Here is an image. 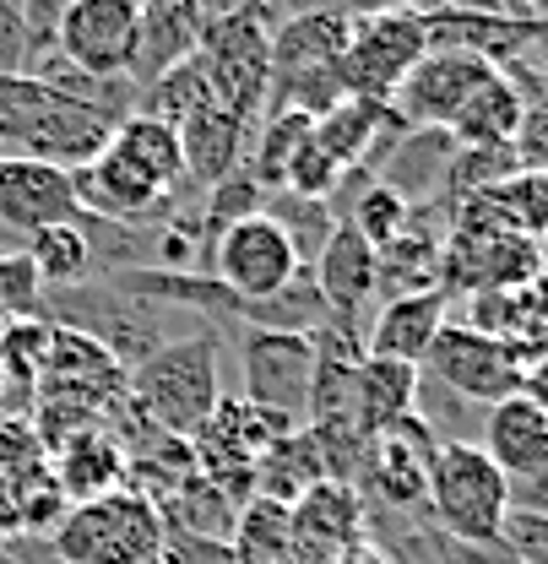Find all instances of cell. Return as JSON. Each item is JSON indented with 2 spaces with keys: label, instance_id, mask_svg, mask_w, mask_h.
Instances as JSON below:
<instances>
[{
  "label": "cell",
  "instance_id": "obj_1",
  "mask_svg": "<svg viewBox=\"0 0 548 564\" xmlns=\"http://www.w3.org/2000/svg\"><path fill=\"white\" fill-rule=\"evenodd\" d=\"M39 315L50 326H71L82 337H93L98 348L109 352L126 375L147 364L158 348L202 332L206 321H191V315H174V310H152L131 293L109 288V282H76V288H44L39 293Z\"/></svg>",
  "mask_w": 548,
  "mask_h": 564
},
{
  "label": "cell",
  "instance_id": "obj_2",
  "mask_svg": "<svg viewBox=\"0 0 548 564\" xmlns=\"http://www.w3.org/2000/svg\"><path fill=\"white\" fill-rule=\"evenodd\" d=\"M223 343L228 337L217 326H202V332L158 348L147 364L126 375V402L147 423H158L163 434L191 440L217 413V402L228 397L223 391Z\"/></svg>",
  "mask_w": 548,
  "mask_h": 564
},
{
  "label": "cell",
  "instance_id": "obj_3",
  "mask_svg": "<svg viewBox=\"0 0 548 564\" xmlns=\"http://www.w3.org/2000/svg\"><path fill=\"white\" fill-rule=\"evenodd\" d=\"M115 126L120 120L50 93L28 70L0 76V158H33V163H55V169H82L109 147Z\"/></svg>",
  "mask_w": 548,
  "mask_h": 564
},
{
  "label": "cell",
  "instance_id": "obj_4",
  "mask_svg": "<svg viewBox=\"0 0 548 564\" xmlns=\"http://www.w3.org/2000/svg\"><path fill=\"white\" fill-rule=\"evenodd\" d=\"M272 22L277 11L267 0H245L223 17H212L202 28L196 61L206 70L212 104L239 115L245 126L261 120L267 109V87H272Z\"/></svg>",
  "mask_w": 548,
  "mask_h": 564
},
{
  "label": "cell",
  "instance_id": "obj_5",
  "mask_svg": "<svg viewBox=\"0 0 548 564\" xmlns=\"http://www.w3.org/2000/svg\"><path fill=\"white\" fill-rule=\"evenodd\" d=\"M423 510L456 543H499V527L511 516V478L473 440H440Z\"/></svg>",
  "mask_w": 548,
  "mask_h": 564
},
{
  "label": "cell",
  "instance_id": "obj_6",
  "mask_svg": "<svg viewBox=\"0 0 548 564\" xmlns=\"http://www.w3.org/2000/svg\"><path fill=\"white\" fill-rule=\"evenodd\" d=\"M50 549L61 564H147L163 554V516L131 489L98 494L87 505H66Z\"/></svg>",
  "mask_w": 548,
  "mask_h": 564
},
{
  "label": "cell",
  "instance_id": "obj_7",
  "mask_svg": "<svg viewBox=\"0 0 548 564\" xmlns=\"http://www.w3.org/2000/svg\"><path fill=\"white\" fill-rule=\"evenodd\" d=\"M429 55V28H423V6H391V11H369L347 22V50H343V82L353 98H375L391 104V93L402 87L418 61Z\"/></svg>",
  "mask_w": 548,
  "mask_h": 564
},
{
  "label": "cell",
  "instance_id": "obj_8",
  "mask_svg": "<svg viewBox=\"0 0 548 564\" xmlns=\"http://www.w3.org/2000/svg\"><path fill=\"white\" fill-rule=\"evenodd\" d=\"M423 380H434L440 391L462 397V402H505L522 391V375H527V352L499 343V337H483L468 321H445L440 337L429 343L423 364H418Z\"/></svg>",
  "mask_w": 548,
  "mask_h": 564
},
{
  "label": "cell",
  "instance_id": "obj_9",
  "mask_svg": "<svg viewBox=\"0 0 548 564\" xmlns=\"http://www.w3.org/2000/svg\"><path fill=\"white\" fill-rule=\"evenodd\" d=\"M434 451H440V434L418 419V413L386 423L380 434H369V445H364V473H358L364 505L397 510V516H418L423 499H429Z\"/></svg>",
  "mask_w": 548,
  "mask_h": 564
},
{
  "label": "cell",
  "instance_id": "obj_10",
  "mask_svg": "<svg viewBox=\"0 0 548 564\" xmlns=\"http://www.w3.org/2000/svg\"><path fill=\"white\" fill-rule=\"evenodd\" d=\"M239 375L245 402L304 423L315 386V337L299 332H239Z\"/></svg>",
  "mask_w": 548,
  "mask_h": 564
},
{
  "label": "cell",
  "instance_id": "obj_11",
  "mask_svg": "<svg viewBox=\"0 0 548 564\" xmlns=\"http://www.w3.org/2000/svg\"><path fill=\"white\" fill-rule=\"evenodd\" d=\"M299 272H304V261L293 256L288 234L277 228L267 212H261V217H245V223H234V228H223L217 245H212V278L223 282L234 299H245V304L272 299L277 288L293 282Z\"/></svg>",
  "mask_w": 548,
  "mask_h": 564
},
{
  "label": "cell",
  "instance_id": "obj_12",
  "mask_svg": "<svg viewBox=\"0 0 548 564\" xmlns=\"http://www.w3.org/2000/svg\"><path fill=\"white\" fill-rule=\"evenodd\" d=\"M494 76L488 61L462 55V50H429L418 66L402 76V87L391 93V115L412 131H451V120L462 115V104Z\"/></svg>",
  "mask_w": 548,
  "mask_h": 564
},
{
  "label": "cell",
  "instance_id": "obj_13",
  "mask_svg": "<svg viewBox=\"0 0 548 564\" xmlns=\"http://www.w3.org/2000/svg\"><path fill=\"white\" fill-rule=\"evenodd\" d=\"M358 543H369V527H364V494L353 484L321 478L315 489H304L288 505V560L293 564H332Z\"/></svg>",
  "mask_w": 548,
  "mask_h": 564
},
{
  "label": "cell",
  "instance_id": "obj_14",
  "mask_svg": "<svg viewBox=\"0 0 548 564\" xmlns=\"http://www.w3.org/2000/svg\"><path fill=\"white\" fill-rule=\"evenodd\" d=\"M55 50L93 76H131L137 0H76L55 33Z\"/></svg>",
  "mask_w": 548,
  "mask_h": 564
},
{
  "label": "cell",
  "instance_id": "obj_15",
  "mask_svg": "<svg viewBox=\"0 0 548 564\" xmlns=\"http://www.w3.org/2000/svg\"><path fill=\"white\" fill-rule=\"evenodd\" d=\"M76 185L71 169L33 163V158H0V228L6 234H39L50 223H76Z\"/></svg>",
  "mask_w": 548,
  "mask_h": 564
},
{
  "label": "cell",
  "instance_id": "obj_16",
  "mask_svg": "<svg viewBox=\"0 0 548 564\" xmlns=\"http://www.w3.org/2000/svg\"><path fill=\"white\" fill-rule=\"evenodd\" d=\"M483 456L516 484L548 478V413L533 397H505L483 413Z\"/></svg>",
  "mask_w": 548,
  "mask_h": 564
},
{
  "label": "cell",
  "instance_id": "obj_17",
  "mask_svg": "<svg viewBox=\"0 0 548 564\" xmlns=\"http://www.w3.org/2000/svg\"><path fill=\"white\" fill-rule=\"evenodd\" d=\"M310 278H315V288H321V299H326L332 321L358 326V310H364V304H375L380 256H375V245H369L353 223H337V228H332V239L321 245V256L310 261Z\"/></svg>",
  "mask_w": 548,
  "mask_h": 564
},
{
  "label": "cell",
  "instance_id": "obj_18",
  "mask_svg": "<svg viewBox=\"0 0 548 564\" xmlns=\"http://www.w3.org/2000/svg\"><path fill=\"white\" fill-rule=\"evenodd\" d=\"M202 0H141L137 6V55H131V82L152 87L163 70L196 55L202 44Z\"/></svg>",
  "mask_w": 548,
  "mask_h": 564
},
{
  "label": "cell",
  "instance_id": "obj_19",
  "mask_svg": "<svg viewBox=\"0 0 548 564\" xmlns=\"http://www.w3.org/2000/svg\"><path fill=\"white\" fill-rule=\"evenodd\" d=\"M408 126L391 115V104H375V98H353L347 93L337 109H326L321 120H315V147L337 163V169H369L375 174V163L386 158V147L402 137Z\"/></svg>",
  "mask_w": 548,
  "mask_h": 564
},
{
  "label": "cell",
  "instance_id": "obj_20",
  "mask_svg": "<svg viewBox=\"0 0 548 564\" xmlns=\"http://www.w3.org/2000/svg\"><path fill=\"white\" fill-rule=\"evenodd\" d=\"M451 223H479V228H499V234L538 245L548 234V174L544 169H516V174L494 180L488 191L456 202Z\"/></svg>",
  "mask_w": 548,
  "mask_h": 564
},
{
  "label": "cell",
  "instance_id": "obj_21",
  "mask_svg": "<svg viewBox=\"0 0 548 564\" xmlns=\"http://www.w3.org/2000/svg\"><path fill=\"white\" fill-rule=\"evenodd\" d=\"M445 293L440 288H423V293H402V299H380L369 332H364V352L369 358H397V364H423L429 343L440 337V326L451 321L445 315Z\"/></svg>",
  "mask_w": 548,
  "mask_h": 564
},
{
  "label": "cell",
  "instance_id": "obj_22",
  "mask_svg": "<svg viewBox=\"0 0 548 564\" xmlns=\"http://www.w3.org/2000/svg\"><path fill=\"white\" fill-rule=\"evenodd\" d=\"M115 163H126L137 180H147L158 196H202L191 191L185 180V152H180V131L163 126V120H147V115H126L115 126V137L104 147Z\"/></svg>",
  "mask_w": 548,
  "mask_h": 564
},
{
  "label": "cell",
  "instance_id": "obj_23",
  "mask_svg": "<svg viewBox=\"0 0 548 564\" xmlns=\"http://www.w3.org/2000/svg\"><path fill=\"white\" fill-rule=\"evenodd\" d=\"M451 158H456V137L451 131H402V137L386 147V158L375 163V180L391 185L408 207H429L440 202L445 191V174H451Z\"/></svg>",
  "mask_w": 548,
  "mask_h": 564
},
{
  "label": "cell",
  "instance_id": "obj_24",
  "mask_svg": "<svg viewBox=\"0 0 548 564\" xmlns=\"http://www.w3.org/2000/svg\"><path fill=\"white\" fill-rule=\"evenodd\" d=\"M50 478L66 505H87L98 494L126 489V451L104 423H93V429L71 434L61 451H50Z\"/></svg>",
  "mask_w": 548,
  "mask_h": 564
},
{
  "label": "cell",
  "instance_id": "obj_25",
  "mask_svg": "<svg viewBox=\"0 0 548 564\" xmlns=\"http://www.w3.org/2000/svg\"><path fill=\"white\" fill-rule=\"evenodd\" d=\"M250 131H256V126H245L239 115H228V109H217V104L196 109V115L180 126V152H185V180H191V191H206V185H217L223 174H234V169L245 163V152H250Z\"/></svg>",
  "mask_w": 548,
  "mask_h": 564
},
{
  "label": "cell",
  "instance_id": "obj_26",
  "mask_svg": "<svg viewBox=\"0 0 548 564\" xmlns=\"http://www.w3.org/2000/svg\"><path fill=\"white\" fill-rule=\"evenodd\" d=\"M347 22L332 11H299L272 22V76H310V70H337L347 50Z\"/></svg>",
  "mask_w": 548,
  "mask_h": 564
},
{
  "label": "cell",
  "instance_id": "obj_27",
  "mask_svg": "<svg viewBox=\"0 0 548 564\" xmlns=\"http://www.w3.org/2000/svg\"><path fill=\"white\" fill-rule=\"evenodd\" d=\"M418 408V364H397V358H358V375H353V419L369 434H380L386 423L408 419Z\"/></svg>",
  "mask_w": 548,
  "mask_h": 564
},
{
  "label": "cell",
  "instance_id": "obj_28",
  "mask_svg": "<svg viewBox=\"0 0 548 564\" xmlns=\"http://www.w3.org/2000/svg\"><path fill=\"white\" fill-rule=\"evenodd\" d=\"M522 120H527V98L516 93V82L505 70H494L462 104V115L451 120V137H456V147H511Z\"/></svg>",
  "mask_w": 548,
  "mask_h": 564
},
{
  "label": "cell",
  "instance_id": "obj_29",
  "mask_svg": "<svg viewBox=\"0 0 548 564\" xmlns=\"http://www.w3.org/2000/svg\"><path fill=\"white\" fill-rule=\"evenodd\" d=\"M158 516H163V532H185V538H212V543H228L234 532V494L223 484H212L206 473H191L169 499H158Z\"/></svg>",
  "mask_w": 548,
  "mask_h": 564
},
{
  "label": "cell",
  "instance_id": "obj_30",
  "mask_svg": "<svg viewBox=\"0 0 548 564\" xmlns=\"http://www.w3.org/2000/svg\"><path fill=\"white\" fill-rule=\"evenodd\" d=\"M321 478H326V467H321V451H315V440L304 429L282 434L272 451L256 456V494L277 499V505H293L299 494L315 489Z\"/></svg>",
  "mask_w": 548,
  "mask_h": 564
},
{
  "label": "cell",
  "instance_id": "obj_31",
  "mask_svg": "<svg viewBox=\"0 0 548 564\" xmlns=\"http://www.w3.org/2000/svg\"><path fill=\"white\" fill-rule=\"evenodd\" d=\"M22 256L33 261V272L44 288H76V282H98L93 272V256H87V239L76 234V223H50L39 234L22 239Z\"/></svg>",
  "mask_w": 548,
  "mask_h": 564
},
{
  "label": "cell",
  "instance_id": "obj_32",
  "mask_svg": "<svg viewBox=\"0 0 548 564\" xmlns=\"http://www.w3.org/2000/svg\"><path fill=\"white\" fill-rule=\"evenodd\" d=\"M228 554L234 564H293L288 560V505L277 499H245L228 532Z\"/></svg>",
  "mask_w": 548,
  "mask_h": 564
},
{
  "label": "cell",
  "instance_id": "obj_33",
  "mask_svg": "<svg viewBox=\"0 0 548 564\" xmlns=\"http://www.w3.org/2000/svg\"><path fill=\"white\" fill-rule=\"evenodd\" d=\"M44 352H50V321L44 315H22L11 326H0V369L11 386V413L17 402L33 408V391L44 380Z\"/></svg>",
  "mask_w": 548,
  "mask_h": 564
},
{
  "label": "cell",
  "instance_id": "obj_34",
  "mask_svg": "<svg viewBox=\"0 0 548 564\" xmlns=\"http://www.w3.org/2000/svg\"><path fill=\"white\" fill-rule=\"evenodd\" d=\"M44 380H76V386H126V369L98 348L93 337L50 326V352H44ZM39 380V386H44Z\"/></svg>",
  "mask_w": 548,
  "mask_h": 564
},
{
  "label": "cell",
  "instance_id": "obj_35",
  "mask_svg": "<svg viewBox=\"0 0 548 564\" xmlns=\"http://www.w3.org/2000/svg\"><path fill=\"white\" fill-rule=\"evenodd\" d=\"M212 104V87H206V70L202 61L191 55V61H180L174 70H163L152 87H141L137 98V115H147V120H163V126H185L196 109H206Z\"/></svg>",
  "mask_w": 548,
  "mask_h": 564
},
{
  "label": "cell",
  "instance_id": "obj_36",
  "mask_svg": "<svg viewBox=\"0 0 548 564\" xmlns=\"http://www.w3.org/2000/svg\"><path fill=\"white\" fill-rule=\"evenodd\" d=\"M261 212L288 234V245H293V256H299L304 267L321 256V245H326L332 228H337V217H332L326 202H315V196H293V191H272Z\"/></svg>",
  "mask_w": 548,
  "mask_h": 564
},
{
  "label": "cell",
  "instance_id": "obj_37",
  "mask_svg": "<svg viewBox=\"0 0 548 564\" xmlns=\"http://www.w3.org/2000/svg\"><path fill=\"white\" fill-rule=\"evenodd\" d=\"M267 185L239 163L234 174H223L217 185H206L202 196H196V212H202L206 234H212V245H217V234L223 228H234V223H245V217H261V207H267Z\"/></svg>",
  "mask_w": 548,
  "mask_h": 564
},
{
  "label": "cell",
  "instance_id": "obj_38",
  "mask_svg": "<svg viewBox=\"0 0 548 564\" xmlns=\"http://www.w3.org/2000/svg\"><path fill=\"white\" fill-rule=\"evenodd\" d=\"M408 217H412V207L402 202V196H397V191H391V185L369 180V185L353 196V207H347L343 223H353V228H358V234H364L375 250H386V245H391V239L408 228Z\"/></svg>",
  "mask_w": 548,
  "mask_h": 564
},
{
  "label": "cell",
  "instance_id": "obj_39",
  "mask_svg": "<svg viewBox=\"0 0 548 564\" xmlns=\"http://www.w3.org/2000/svg\"><path fill=\"white\" fill-rule=\"evenodd\" d=\"M39 293H44V282L33 272V261L22 250H0V326L39 315Z\"/></svg>",
  "mask_w": 548,
  "mask_h": 564
},
{
  "label": "cell",
  "instance_id": "obj_40",
  "mask_svg": "<svg viewBox=\"0 0 548 564\" xmlns=\"http://www.w3.org/2000/svg\"><path fill=\"white\" fill-rule=\"evenodd\" d=\"M343 174H347V169H337V163H332V158L315 147V137H310L299 152H293V163H288V174H282V191L326 202V196L337 191V180H343Z\"/></svg>",
  "mask_w": 548,
  "mask_h": 564
},
{
  "label": "cell",
  "instance_id": "obj_41",
  "mask_svg": "<svg viewBox=\"0 0 548 564\" xmlns=\"http://www.w3.org/2000/svg\"><path fill=\"white\" fill-rule=\"evenodd\" d=\"M33 61L28 28H22V0H0V76H22Z\"/></svg>",
  "mask_w": 548,
  "mask_h": 564
},
{
  "label": "cell",
  "instance_id": "obj_42",
  "mask_svg": "<svg viewBox=\"0 0 548 564\" xmlns=\"http://www.w3.org/2000/svg\"><path fill=\"white\" fill-rule=\"evenodd\" d=\"M277 17H299V11H332V17H369V11H391V6H434V0H267Z\"/></svg>",
  "mask_w": 548,
  "mask_h": 564
},
{
  "label": "cell",
  "instance_id": "obj_43",
  "mask_svg": "<svg viewBox=\"0 0 548 564\" xmlns=\"http://www.w3.org/2000/svg\"><path fill=\"white\" fill-rule=\"evenodd\" d=\"M71 6H76V0H22V28H28L33 55L55 44V33H61V22H66Z\"/></svg>",
  "mask_w": 548,
  "mask_h": 564
},
{
  "label": "cell",
  "instance_id": "obj_44",
  "mask_svg": "<svg viewBox=\"0 0 548 564\" xmlns=\"http://www.w3.org/2000/svg\"><path fill=\"white\" fill-rule=\"evenodd\" d=\"M163 564H234L228 543H212V538H185V532H163Z\"/></svg>",
  "mask_w": 548,
  "mask_h": 564
},
{
  "label": "cell",
  "instance_id": "obj_45",
  "mask_svg": "<svg viewBox=\"0 0 548 564\" xmlns=\"http://www.w3.org/2000/svg\"><path fill=\"white\" fill-rule=\"evenodd\" d=\"M522 397H533V402L548 413V352H538V358L527 364V375H522Z\"/></svg>",
  "mask_w": 548,
  "mask_h": 564
},
{
  "label": "cell",
  "instance_id": "obj_46",
  "mask_svg": "<svg viewBox=\"0 0 548 564\" xmlns=\"http://www.w3.org/2000/svg\"><path fill=\"white\" fill-rule=\"evenodd\" d=\"M332 564H391V560H386L375 543H358V549H347L343 560H332Z\"/></svg>",
  "mask_w": 548,
  "mask_h": 564
},
{
  "label": "cell",
  "instance_id": "obj_47",
  "mask_svg": "<svg viewBox=\"0 0 548 564\" xmlns=\"http://www.w3.org/2000/svg\"><path fill=\"white\" fill-rule=\"evenodd\" d=\"M527 17H538V22H548V0H516Z\"/></svg>",
  "mask_w": 548,
  "mask_h": 564
},
{
  "label": "cell",
  "instance_id": "obj_48",
  "mask_svg": "<svg viewBox=\"0 0 548 564\" xmlns=\"http://www.w3.org/2000/svg\"><path fill=\"white\" fill-rule=\"evenodd\" d=\"M11 413V386H6V369H0V419Z\"/></svg>",
  "mask_w": 548,
  "mask_h": 564
},
{
  "label": "cell",
  "instance_id": "obj_49",
  "mask_svg": "<svg viewBox=\"0 0 548 564\" xmlns=\"http://www.w3.org/2000/svg\"><path fill=\"white\" fill-rule=\"evenodd\" d=\"M538 261H544V272H548V234L538 239Z\"/></svg>",
  "mask_w": 548,
  "mask_h": 564
},
{
  "label": "cell",
  "instance_id": "obj_50",
  "mask_svg": "<svg viewBox=\"0 0 548 564\" xmlns=\"http://www.w3.org/2000/svg\"><path fill=\"white\" fill-rule=\"evenodd\" d=\"M522 564H548V554H538V560H522Z\"/></svg>",
  "mask_w": 548,
  "mask_h": 564
},
{
  "label": "cell",
  "instance_id": "obj_51",
  "mask_svg": "<svg viewBox=\"0 0 548 564\" xmlns=\"http://www.w3.org/2000/svg\"><path fill=\"white\" fill-rule=\"evenodd\" d=\"M137 6H141V0H137Z\"/></svg>",
  "mask_w": 548,
  "mask_h": 564
}]
</instances>
